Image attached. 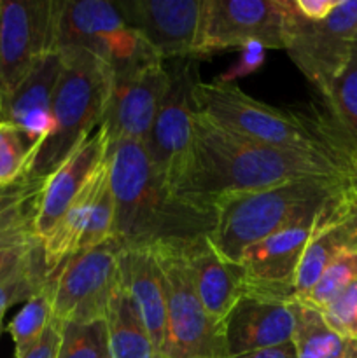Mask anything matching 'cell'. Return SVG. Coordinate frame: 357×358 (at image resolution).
I'll return each mask as SVG.
<instances>
[{
	"mask_svg": "<svg viewBox=\"0 0 357 358\" xmlns=\"http://www.w3.org/2000/svg\"><path fill=\"white\" fill-rule=\"evenodd\" d=\"M304 178L342 182L338 166L326 150L262 145L238 138L196 114L191 157L175 194L202 208L216 210L227 196L266 191Z\"/></svg>",
	"mask_w": 357,
	"mask_h": 358,
	"instance_id": "obj_1",
	"label": "cell"
},
{
	"mask_svg": "<svg viewBox=\"0 0 357 358\" xmlns=\"http://www.w3.org/2000/svg\"><path fill=\"white\" fill-rule=\"evenodd\" d=\"M108 182L114 199L112 238L122 248L181 243L216 226V210L178 198L153 166L144 143L111 145Z\"/></svg>",
	"mask_w": 357,
	"mask_h": 358,
	"instance_id": "obj_2",
	"label": "cell"
},
{
	"mask_svg": "<svg viewBox=\"0 0 357 358\" xmlns=\"http://www.w3.org/2000/svg\"><path fill=\"white\" fill-rule=\"evenodd\" d=\"M343 189L340 180L304 178L266 191L227 196L216 205L217 219L209 241L224 261L238 264L248 247L318 213Z\"/></svg>",
	"mask_w": 357,
	"mask_h": 358,
	"instance_id": "obj_3",
	"label": "cell"
},
{
	"mask_svg": "<svg viewBox=\"0 0 357 358\" xmlns=\"http://www.w3.org/2000/svg\"><path fill=\"white\" fill-rule=\"evenodd\" d=\"M63 69L52 94V129L31 157L27 177L46 180L104 121L112 70L84 49H59Z\"/></svg>",
	"mask_w": 357,
	"mask_h": 358,
	"instance_id": "obj_4",
	"label": "cell"
},
{
	"mask_svg": "<svg viewBox=\"0 0 357 358\" xmlns=\"http://www.w3.org/2000/svg\"><path fill=\"white\" fill-rule=\"evenodd\" d=\"M192 96L196 114L238 138L282 149L324 150L310 117L255 100L237 84L198 79Z\"/></svg>",
	"mask_w": 357,
	"mask_h": 358,
	"instance_id": "obj_5",
	"label": "cell"
},
{
	"mask_svg": "<svg viewBox=\"0 0 357 358\" xmlns=\"http://www.w3.org/2000/svg\"><path fill=\"white\" fill-rule=\"evenodd\" d=\"M160 264L167 297V334L158 353L167 358H227L223 322L200 301L175 243L149 247Z\"/></svg>",
	"mask_w": 357,
	"mask_h": 358,
	"instance_id": "obj_6",
	"label": "cell"
},
{
	"mask_svg": "<svg viewBox=\"0 0 357 358\" xmlns=\"http://www.w3.org/2000/svg\"><path fill=\"white\" fill-rule=\"evenodd\" d=\"M122 245L115 238L70 255L48 276L52 322L90 324L105 320L112 290L119 278Z\"/></svg>",
	"mask_w": 357,
	"mask_h": 358,
	"instance_id": "obj_7",
	"label": "cell"
},
{
	"mask_svg": "<svg viewBox=\"0 0 357 358\" xmlns=\"http://www.w3.org/2000/svg\"><path fill=\"white\" fill-rule=\"evenodd\" d=\"M357 41V0H340L322 21H307L289 0L286 51L308 83L324 96L346 65Z\"/></svg>",
	"mask_w": 357,
	"mask_h": 358,
	"instance_id": "obj_8",
	"label": "cell"
},
{
	"mask_svg": "<svg viewBox=\"0 0 357 358\" xmlns=\"http://www.w3.org/2000/svg\"><path fill=\"white\" fill-rule=\"evenodd\" d=\"M84 49L111 70L154 52L130 28L118 3L107 0H62L58 2L55 49ZM156 55V52H154Z\"/></svg>",
	"mask_w": 357,
	"mask_h": 358,
	"instance_id": "obj_9",
	"label": "cell"
},
{
	"mask_svg": "<svg viewBox=\"0 0 357 358\" xmlns=\"http://www.w3.org/2000/svg\"><path fill=\"white\" fill-rule=\"evenodd\" d=\"M167 69L170 83L144 145L160 177L175 192L191 157L196 117L192 90L200 76L192 58L174 59Z\"/></svg>",
	"mask_w": 357,
	"mask_h": 358,
	"instance_id": "obj_10",
	"label": "cell"
},
{
	"mask_svg": "<svg viewBox=\"0 0 357 358\" xmlns=\"http://www.w3.org/2000/svg\"><path fill=\"white\" fill-rule=\"evenodd\" d=\"M289 0H203L195 58L259 42L286 49Z\"/></svg>",
	"mask_w": 357,
	"mask_h": 358,
	"instance_id": "obj_11",
	"label": "cell"
},
{
	"mask_svg": "<svg viewBox=\"0 0 357 358\" xmlns=\"http://www.w3.org/2000/svg\"><path fill=\"white\" fill-rule=\"evenodd\" d=\"M168 83L167 65L154 52L112 70L111 93L102 121L111 145L146 143Z\"/></svg>",
	"mask_w": 357,
	"mask_h": 358,
	"instance_id": "obj_12",
	"label": "cell"
},
{
	"mask_svg": "<svg viewBox=\"0 0 357 358\" xmlns=\"http://www.w3.org/2000/svg\"><path fill=\"white\" fill-rule=\"evenodd\" d=\"M58 2L2 0L0 31V98L6 103L35 63L55 49Z\"/></svg>",
	"mask_w": 357,
	"mask_h": 358,
	"instance_id": "obj_13",
	"label": "cell"
},
{
	"mask_svg": "<svg viewBox=\"0 0 357 358\" xmlns=\"http://www.w3.org/2000/svg\"><path fill=\"white\" fill-rule=\"evenodd\" d=\"M317 215L304 217L244 252L238 261L244 273V294L298 303L294 282Z\"/></svg>",
	"mask_w": 357,
	"mask_h": 358,
	"instance_id": "obj_14",
	"label": "cell"
},
{
	"mask_svg": "<svg viewBox=\"0 0 357 358\" xmlns=\"http://www.w3.org/2000/svg\"><path fill=\"white\" fill-rule=\"evenodd\" d=\"M203 0H119L132 30L161 59H195Z\"/></svg>",
	"mask_w": 357,
	"mask_h": 358,
	"instance_id": "obj_15",
	"label": "cell"
},
{
	"mask_svg": "<svg viewBox=\"0 0 357 358\" xmlns=\"http://www.w3.org/2000/svg\"><path fill=\"white\" fill-rule=\"evenodd\" d=\"M294 303L241 294L223 320L227 358L293 341Z\"/></svg>",
	"mask_w": 357,
	"mask_h": 358,
	"instance_id": "obj_16",
	"label": "cell"
},
{
	"mask_svg": "<svg viewBox=\"0 0 357 358\" xmlns=\"http://www.w3.org/2000/svg\"><path fill=\"white\" fill-rule=\"evenodd\" d=\"M349 250H357V208L343 189L322 206L315 220L294 282L298 301L310 292L336 257Z\"/></svg>",
	"mask_w": 357,
	"mask_h": 358,
	"instance_id": "obj_17",
	"label": "cell"
},
{
	"mask_svg": "<svg viewBox=\"0 0 357 358\" xmlns=\"http://www.w3.org/2000/svg\"><path fill=\"white\" fill-rule=\"evenodd\" d=\"M107 131L98 126L88 140H84L51 175L44 180L35 215V233L38 240L48 236L58 224L70 203L77 198L94 171L108 157Z\"/></svg>",
	"mask_w": 357,
	"mask_h": 358,
	"instance_id": "obj_18",
	"label": "cell"
},
{
	"mask_svg": "<svg viewBox=\"0 0 357 358\" xmlns=\"http://www.w3.org/2000/svg\"><path fill=\"white\" fill-rule=\"evenodd\" d=\"M62 69V52L46 55L35 63L6 103V121L23 133L34 154L52 129V94Z\"/></svg>",
	"mask_w": 357,
	"mask_h": 358,
	"instance_id": "obj_19",
	"label": "cell"
},
{
	"mask_svg": "<svg viewBox=\"0 0 357 358\" xmlns=\"http://www.w3.org/2000/svg\"><path fill=\"white\" fill-rule=\"evenodd\" d=\"M175 245L188 268L202 304L210 317L223 322L244 294L241 268L224 261L217 254L209 241V234H202Z\"/></svg>",
	"mask_w": 357,
	"mask_h": 358,
	"instance_id": "obj_20",
	"label": "cell"
},
{
	"mask_svg": "<svg viewBox=\"0 0 357 358\" xmlns=\"http://www.w3.org/2000/svg\"><path fill=\"white\" fill-rule=\"evenodd\" d=\"M119 275L140 310L158 353L167 334V297L156 255L149 247L125 248Z\"/></svg>",
	"mask_w": 357,
	"mask_h": 358,
	"instance_id": "obj_21",
	"label": "cell"
},
{
	"mask_svg": "<svg viewBox=\"0 0 357 358\" xmlns=\"http://www.w3.org/2000/svg\"><path fill=\"white\" fill-rule=\"evenodd\" d=\"M108 180V157L104 164H100L93 177L90 178L83 191L77 194V198L70 203L66 212L58 220L51 233L42 238V252H44V261L48 268L55 269L62 264L70 255L79 252L80 240H83L86 227L90 224L91 210L97 201L98 192L102 191L105 182Z\"/></svg>",
	"mask_w": 357,
	"mask_h": 358,
	"instance_id": "obj_22",
	"label": "cell"
},
{
	"mask_svg": "<svg viewBox=\"0 0 357 358\" xmlns=\"http://www.w3.org/2000/svg\"><path fill=\"white\" fill-rule=\"evenodd\" d=\"M42 185L44 180L30 178L27 189L0 213V275L41 247L35 233V215Z\"/></svg>",
	"mask_w": 357,
	"mask_h": 358,
	"instance_id": "obj_23",
	"label": "cell"
},
{
	"mask_svg": "<svg viewBox=\"0 0 357 358\" xmlns=\"http://www.w3.org/2000/svg\"><path fill=\"white\" fill-rule=\"evenodd\" d=\"M105 325L112 358H153L156 355L140 310L122 283L121 275L108 301Z\"/></svg>",
	"mask_w": 357,
	"mask_h": 358,
	"instance_id": "obj_24",
	"label": "cell"
},
{
	"mask_svg": "<svg viewBox=\"0 0 357 358\" xmlns=\"http://www.w3.org/2000/svg\"><path fill=\"white\" fill-rule=\"evenodd\" d=\"M296 327L293 345L296 358H357V341H349L328 327L321 311L294 303Z\"/></svg>",
	"mask_w": 357,
	"mask_h": 358,
	"instance_id": "obj_25",
	"label": "cell"
},
{
	"mask_svg": "<svg viewBox=\"0 0 357 358\" xmlns=\"http://www.w3.org/2000/svg\"><path fill=\"white\" fill-rule=\"evenodd\" d=\"M322 101L326 107L322 115L342 135L357 143V41L354 42L349 62L322 96Z\"/></svg>",
	"mask_w": 357,
	"mask_h": 358,
	"instance_id": "obj_26",
	"label": "cell"
},
{
	"mask_svg": "<svg viewBox=\"0 0 357 358\" xmlns=\"http://www.w3.org/2000/svg\"><path fill=\"white\" fill-rule=\"evenodd\" d=\"M51 269L44 261L42 245L13 269L0 275V320L10 306L27 303L48 282Z\"/></svg>",
	"mask_w": 357,
	"mask_h": 358,
	"instance_id": "obj_27",
	"label": "cell"
},
{
	"mask_svg": "<svg viewBox=\"0 0 357 358\" xmlns=\"http://www.w3.org/2000/svg\"><path fill=\"white\" fill-rule=\"evenodd\" d=\"M52 320V299L48 282L31 296L7 325L14 343V355L23 357L41 339Z\"/></svg>",
	"mask_w": 357,
	"mask_h": 358,
	"instance_id": "obj_28",
	"label": "cell"
},
{
	"mask_svg": "<svg viewBox=\"0 0 357 358\" xmlns=\"http://www.w3.org/2000/svg\"><path fill=\"white\" fill-rule=\"evenodd\" d=\"M56 358H112L105 320L63 325Z\"/></svg>",
	"mask_w": 357,
	"mask_h": 358,
	"instance_id": "obj_29",
	"label": "cell"
},
{
	"mask_svg": "<svg viewBox=\"0 0 357 358\" xmlns=\"http://www.w3.org/2000/svg\"><path fill=\"white\" fill-rule=\"evenodd\" d=\"M357 280V250H349L336 257L326 268L310 292L300 301L314 310L322 311L335 297H338L350 283Z\"/></svg>",
	"mask_w": 357,
	"mask_h": 358,
	"instance_id": "obj_30",
	"label": "cell"
},
{
	"mask_svg": "<svg viewBox=\"0 0 357 358\" xmlns=\"http://www.w3.org/2000/svg\"><path fill=\"white\" fill-rule=\"evenodd\" d=\"M312 119L315 133L321 140L328 156L338 166L342 182L346 191L357 192V143L338 131L322 114H315Z\"/></svg>",
	"mask_w": 357,
	"mask_h": 358,
	"instance_id": "obj_31",
	"label": "cell"
},
{
	"mask_svg": "<svg viewBox=\"0 0 357 358\" xmlns=\"http://www.w3.org/2000/svg\"><path fill=\"white\" fill-rule=\"evenodd\" d=\"M34 150L23 133L10 122H0V189L27 177Z\"/></svg>",
	"mask_w": 357,
	"mask_h": 358,
	"instance_id": "obj_32",
	"label": "cell"
},
{
	"mask_svg": "<svg viewBox=\"0 0 357 358\" xmlns=\"http://www.w3.org/2000/svg\"><path fill=\"white\" fill-rule=\"evenodd\" d=\"M331 331L349 341H357V280L321 311Z\"/></svg>",
	"mask_w": 357,
	"mask_h": 358,
	"instance_id": "obj_33",
	"label": "cell"
},
{
	"mask_svg": "<svg viewBox=\"0 0 357 358\" xmlns=\"http://www.w3.org/2000/svg\"><path fill=\"white\" fill-rule=\"evenodd\" d=\"M266 62V48L259 42H248V44L241 45L240 56L238 62L233 63L223 76H219V83L234 84V80L247 77L251 73H255Z\"/></svg>",
	"mask_w": 357,
	"mask_h": 358,
	"instance_id": "obj_34",
	"label": "cell"
},
{
	"mask_svg": "<svg viewBox=\"0 0 357 358\" xmlns=\"http://www.w3.org/2000/svg\"><path fill=\"white\" fill-rule=\"evenodd\" d=\"M62 343V327L51 320L49 327L37 343L20 358H56Z\"/></svg>",
	"mask_w": 357,
	"mask_h": 358,
	"instance_id": "obj_35",
	"label": "cell"
},
{
	"mask_svg": "<svg viewBox=\"0 0 357 358\" xmlns=\"http://www.w3.org/2000/svg\"><path fill=\"white\" fill-rule=\"evenodd\" d=\"M340 0H293L294 10L307 21H322L338 7Z\"/></svg>",
	"mask_w": 357,
	"mask_h": 358,
	"instance_id": "obj_36",
	"label": "cell"
},
{
	"mask_svg": "<svg viewBox=\"0 0 357 358\" xmlns=\"http://www.w3.org/2000/svg\"><path fill=\"white\" fill-rule=\"evenodd\" d=\"M230 358H296V348H294L293 341H289L279 346H272V348L255 350V352L241 353V355Z\"/></svg>",
	"mask_w": 357,
	"mask_h": 358,
	"instance_id": "obj_37",
	"label": "cell"
},
{
	"mask_svg": "<svg viewBox=\"0 0 357 358\" xmlns=\"http://www.w3.org/2000/svg\"><path fill=\"white\" fill-rule=\"evenodd\" d=\"M28 180H30V178L24 177V178H21L20 182H16V184L9 185V187L0 189V213H2L4 210H6L7 206H9L10 203H13L14 199H16L18 196L24 191V187L28 185Z\"/></svg>",
	"mask_w": 357,
	"mask_h": 358,
	"instance_id": "obj_38",
	"label": "cell"
},
{
	"mask_svg": "<svg viewBox=\"0 0 357 358\" xmlns=\"http://www.w3.org/2000/svg\"><path fill=\"white\" fill-rule=\"evenodd\" d=\"M345 191H346V189H345ZM346 194H349V198L352 199V203H354V205H356V208H357V192L346 191Z\"/></svg>",
	"mask_w": 357,
	"mask_h": 358,
	"instance_id": "obj_39",
	"label": "cell"
},
{
	"mask_svg": "<svg viewBox=\"0 0 357 358\" xmlns=\"http://www.w3.org/2000/svg\"><path fill=\"white\" fill-rule=\"evenodd\" d=\"M6 121V114H4V105H2V98H0V122Z\"/></svg>",
	"mask_w": 357,
	"mask_h": 358,
	"instance_id": "obj_40",
	"label": "cell"
},
{
	"mask_svg": "<svg viewBox=\"0 0 357 358\" xmlns=\"http://www.w3.org/2000/svg\"><path fill=\"white\" fill-rule=\"evenodd\" d=\"M0 31H2V0H0Z\"/></svg>",
	"mask_w": 357,
	"mask_h": 358,
	"instance_id": "obj_41",
	"label": "cell"
},
{
	"mask_svg": "<svg viewBox=\"0 0 357 358\" xmlns=\"http://www.w3.org/2000/svg\"><path fill=\"white\" fill-rule=\"evenodd\" d=\"M153 358H167V357H163V355H161V353H156V355H154Z\"/></svg>",
	"mask_w": 357,
	"mask_h": 358,
	"instance_id": "obj_42",
	"label": "cell"
},
{
	"mask_svg": "<svg viewBox=\"0 0 357 358\" xmlns=\"http://www.w3.org/2000/svg\"><path fill=\"white\" fill-rule=\"evenodd\" d=\"M0 331H2V320H0Z\"/></svg>",
	"mask_w": 357,
	"mask_h": 358,
	"instance_id": "obj_43",
	"label": "cell"
}]
</instances>
